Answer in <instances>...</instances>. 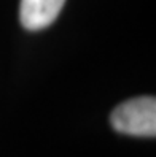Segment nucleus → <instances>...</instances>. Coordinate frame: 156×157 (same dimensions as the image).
<instances>
[{"label":"nucleus","instance_id":"f257e3e1","mask_svg":"<svg viewBox=\"0 0 156 157\" xmlns=\"http://www.w3.org/2000/svg\"><path fill=\"white\" fill-rule=\"evenodd\" d=\"M110 124L118 133L132 136L156 135V100L143 95L126 100L110 114Z\"/></svg>","mask_w":156,"mask_h":157},{"label":"nucleus","instance_id":"f03ea898","mask_svg":"<svg viewBox=\"0 0 156 157\" xmlns=\"http://www.w3.org/2000/svg\"><path fill=\"white\" fill-rule=\"evenodd\" d=\"M66 0H21L19 19L27 30H42L56 21Z\"/></svg>","mask_w":156,"mask_h":157}]
</instances>
